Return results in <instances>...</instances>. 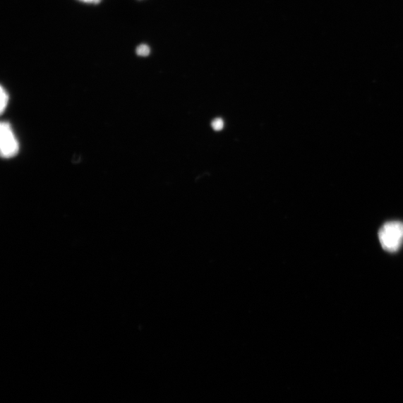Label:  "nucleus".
Listing matches in <instances>:
<instances>
[{
  "mask_svg": "<svg viewBox=\"0 0 403 403\" xmlns=\"http://www.w3.org/2000/svg\"><path fill=\"white\" fill-rule=\"evenodd\" d=\"M379 240L382 248L387 252H397L403 243V222L390 221L379 231Z\"/></svg>",
  "mask_w": 403,
  "mask_h": 403,
  "instance_id": "1",
  "label": "nucleus"
},
{
  "mask_svg": "<svg viewBox=\"0 0 403 403\" xmlns=\"http://www.w3.org/2000/svg\"><path fill=\"white\" fill-rule=\"evenodd\" d=\"M0 149L5 159L14 157L19 151L18 141L8 122L0 125Z\"/></svg>",
  "mask_w": 403,
  "mask_h": 403,
  "instance_id": "2",
  "label": "nucleus"
},
{
  "mask_svg": "<svg viewBox=\"0 0 403 403\" xmlns=\"http://www.w3.org/2000/svg\"><path fill=\"white\" fill-rule=\"evenodd\" d=\"M0 92H1V94H0L1 95V97H0V101H1L0 110H1V113L3 114L7 107L9 97L6 90L3 87H1V90H0Z\"/></svg>",
  "mask_w": 403,
  "mask_h": 403,
  "instance_id": "3",
  "label": "nucleus"
},
{
  "mask_svg": "<svg viewBox=\"0 0 403 403\" xmlns=\"http://www.w3.org/2000/svg\"><path fill=\"white\" fill-rule=\"evenodd\" d=\"M136 53L140 56H148L150 54V48L146 44H141L137 47Z\"/></svg>",
  "mask_w": 403,
  "mask_h": 403,
  "instance_id": "4",
  "label": "nucleus"
},
{
  "mask_svg": "<svg viewBox=\"0 0 403 403\" xmlns=\"http://www.w3.org/2000/svg\"><path fill=\"white\" fill-rule=\"evenodd\" d=\"M212 126L215 131H221L224 127V122L221 119H216L212 123Z\"/></svg>",
  "mask_w": 403,
  "mask_h": 403,
  "instance_id": "5",
  "label": "nucleus"
},
{
  "mask_svg": "<svg viewBox=\"0 0 403 403\" xmlns=\"http://www.w3.org/2000/svg\"><path fill=\"white\" fill-rule=\"evenodd\" d=\"M80 1L85 4H97L101 1V0H80Z\"/></svg>",
  "mask_w": 403,
  "mask_h": 403,
  "instance_id": "6",
  "label": "nucleus"
}]
</instances>
